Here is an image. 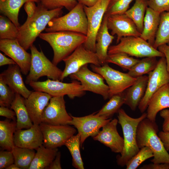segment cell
<instances>
[{
    "label": "cell",
    "mask_w": 169,
    "mask_h": 169,
    "mask_svg": "<svg viewBox=\"0 0 169 169\" xmlns=\"http://www.w3.org/2000/svg\"><path fill=\"white\" fill-rule=\"evenodd\" d=\"M17 64L12 59H10L6 57L2 53H0V66L6 65Z\"/></svg>",
    "instance_id": "obj_52"
},
{
    "label": "cell",
    "mask_w": 169,
    "mask_h": 169,
    "mask_svg": "<svg viewBox=\"0 0 169 169\" xmlns=\"http://www.w3.org/2000/svg\"><path fill=\"white\" fill-rule=\"evenodd\" d=\"M153 156L152 152L149 147H143L128 161L125 165L126 169H136L144 161Z\"/></svg>",
    "instance_id": "obj_39"
},
{
    "label": "cell",
    "mask_w": 169,
    "mask_h": 169,
    "mask_svg": "<svg viewBox=\"0 0 169 169\" xmlns=\"http://www.w3.org/2000/svg\"><path fill=\"white\" fill-rule=\"evenodd\" d=\"M140 60L130 57L124 53H117L108 54L106 62L112 63L121 67L124 70H129Z\"/></svg>",
    "instance_id": "obj_37"
},
{
    "label": "cell",
    "mask_w": 169,
    "mask_h": 169,
    "mask_svg": "<svg viewBox=\"0 0 169 169\" xmlns=\"http://www.w3.org/2000/svg\"><path fill=\"white\" fill-rule=\"evenodd\" d=\"M68 149L72 158V166L78 169H84V163L81 156L80 136L78 133L73 135L65 142L64 145Z\"/></svg>",
    "instance_id": "obj_36"
},
{
    "label": "cell",
    "mask_w": 169,
    "mask_h": 169,
    "mask_svg": "<svg viewBox=\"0 0 169 169\" xmlns=\"http://www.w3.org/2000/svg\"><path fill=\"white\" fill-rule=\"evenodd\" d=\"M158 135L167 151H169V132H159Z\"/></svg>",
    "instance_id": "obj_50"
},
{
    "label": "cell",
    "mask_w": 169,
    "mask_h": 169,
    "mask_svg": "<svg viewBox=\"0 0 169 169\" xmlns=\"http://www.w3.org/2000/svg\"><path fill=\"white\" fill-rule=\"evenodd\" d=\"M125 102L124 91L115 95L95 114L106 119L111 118L115 114L118 113Z\"/></svg>",
    "instance_id": "obj_32"
},
{
    "label": "cell",
    "mask_w": 169,
    "mask_h": 169,
    "mask_svg": "<svg viewBox=\"0 0 169 169\" xmlns=\"http://www.w3.org/2000/svg\"><path fill=\"white\" fill-rule=\"evenodd\" d=\"M118 0H111L110 3H113L115 2Z\"/></svg>",
    "instance_id": "obj_55"
},
{
    "label": "cell",
    "mask_w": 169,
    "mask_h": 169,
    "mask_svg": "<svg viewBox=\"0 0 169 169\" xmlns=\"http://www.w3.org/2000/svg\"><path fill=\"white\" fill-rule=\"evenodd\" d=\"M14 163L13 154L10 151L2 150L0 151V169H6Z\"/></svg>",
    "instance_id": "obj_44"
},
{
    "label": "cell",
    "mask_w": 169,
    "mask_h": 169,
    "mask_svg": "<svg viewBox=\"0 0 169 169\" xmlns=\"http://www.w3.org/2000/svg\"><path fill=\"white\" fill-rule=\"evenodd\" d=\"M29 1L38 3L36 0H0V13L9 18L19 28L20 26L18 18L20 9Z\"/></svg>",
    "instance_id": "obj_30"
},
{
    "label": "cell",
    "mask_w": 169,
    "mask_h": 169,
    "mask_svg": "<svg viewBox=\"0 0 169 169\" xmlns=\"http://www.w3.org/2000/svg\"><path fill=\"white\" fill-rule=\"evenodd\" d=\"M6 169H20L14 163L12 164Z\"/></svg>",
    "instance_id": "obj_54"
},
{
    "label": "cell",
    "mask_w": 169,
    "mask_h": 169,
    "mask_svg": "<svg viewBox=\"0 0 169 169\" xmlns=\"http://www.w3.org/2000/svg\"><path fill=\"white\" fill-rule=\"evenodd\" d=\"M19 32L18 28L8 18L0 16V39H17Z\"/></svg>",
    "instance_id": "obj_38"
},
{
    "label": "cell",
    "mask_w": 169,
    "mask_h": 169,
    "mask_svg": "<svg viewBox=\"0 0 169 169\" xmlns=\"http://www.w3.org/2000/svg\"><path fill=\"white\" fill-rule=\"evenodd\" d=\"M118 123V120L116 119H112L92 138L94 140L109 147L112 152L120 154L124 148V140L118 132L117 126Z\"/></svg>",
    "instance_id": "obj_19"
},
{
    "label": "cell",
    "mask_w": 169,
    "mask_h": 169,
    "mask_svg": "<svg viewBox=\"0 0 169 169\" xmlns=\"http://www.w3.org/2000/svg\"><path fill=\"white\" fill-rule=\"evenodd\" d=\"M111 1V0H98L92 6H84L88 21V29L87 39L83 45L87 49L95 52L96 35Z\"/></svg>",
    "instance_id": "obj_9"
},
{
    "label": "cell",
    "mask_w": 169,
    "mask_h": 169,
    "mask_svg": "<svg viewBox=\"0 0 169 169\" xmlns=\"http://www.w3.org/2000/svg\"><path fill=\"white\" fill-rule=\"evenodd\" d=\"M160 115L164 119L162 125V130L169 132V109H164L160 111Z\"/></svg>",
    "instance_id": "obj_45"
},
{
    "label": "cell",
    "mask_w": 169,
    "mask_h": 169,
    "mask_svg": "<svg viewBox=\"0 0 169 169\" xmlns=\"http://www.w3.org/2000/svg\"><path fill=\"white\" fill-rule=\"evenodd\" d=\"M16 93L0 79V105L10 108Z\"/></svg>",
    "instance_id": "obj_41"
},
{
    "label": "cell",
    "mask_w": 169,
    "mask_h": 169,
    "mask_svg": "<svg viewBox=\"0 0 169 169\" xmlns=\"http://www.w3.org/2000/svg\"><path fill=\"white\" fill-rule=\"evenodd\" d=\"M16 130V121L8 119L0 121V146L3 150L11 151L15 146L14 134Z\"/></svg>",
    "instance_id": "obj_29"
},
{
    "label": "cell",
    "mask_w": 169,
    "mask_h": 169,
    "mask_svg": "<svg viewBox=\"0 0 169 169\" xmlns=\"http://www.w3.org/2000/svg\"><path fill=\"white\" fill-rule=\"evenodd\" d=\"M52 96L42 91H32L24 98V102L30 117L33 124L39 125L43 111Z\"/></svg>",
    "instance_id": "obj_21"
},
{
    "label": "cell",
    "mask_w": 169,
    "mask_h": 169,
    "mask_svg": "<svg viewBox=\"0 0 169 169\" xmlns=\"http://www.w3.org/2000/svg\"><path fill=\"white\" fill-rule=\"evenodd\" d=\"M133 0H118L110 3L105 14L109 16L124 14Z\"/></svg>",
    "instance_id": "obj_42"
},
{
    "label": "cell",
    "mask_w": 169,
    "mask_h": 169,
    "mask_svg": "<svg viewBox=\"0 0 169 169\" xmlns=\"http://www.w3.org/2000/svg\"><path fill=\"white\" fill-rule=\"evenodd\" d=\"M43 136V145L56 148L64 145L66 141L76 132L70 125H54L43 123L39 125Z\"/></svg>",
    "instance_id": "obj_14"
},
{
    "label": "cell",
    "mask_w": 169,
    "mask_h": 169,
    "mask_svg": "<svg viewBox=\"0 0 169 169\" xmlns=\"http://www.w3.org/2000/svg\"><path fill=\"white\" fill-rule=\"evenodd\" d=\"M39 37L52 48L54 52L52 62L56 65L87 39L85 35L69 31L41 33Z\"/></svg>",
    "instance_id": "obj_2"
},
{
    "label": "cell",
    "mask_w": 169,
    "mask_h": 169,
    "mask_svg": "<svg viewBox=\"0 0 169 169\" xmlns=\"http://www.w3.org/2000/svg\"><path fill=\"white\" fill-rule=\"evenodd\" d=\"M147 6V0H135L133 6L125 13L133 21L141 33L143 28L144 19Z\"/></svg>",
    "instance_id": "obj_31"
},
{
    "label": "cell",
    "mask_w": 169,
    "mask_h": 169,
    "mask_svg": "<svg viewBox=\"0 0 169 169\" xmlns=\"http://www.w3.org/2000/svg\"><path fill=\"white\" fill-rule=\"evenodd\" d=\"M140 169H169V163H153L145 165L140 168Z\"/></svg>",
    "instance_id": "obj_48"
},
{
    "label": "cell",
    "mask_w": 169,
    "mask_h": 169,
    "mask_svg": "<svg viewBox=\"0 0 169 169\" xmlns=\"http://www.w3.org/2000/svg\"><path fill=\"white\" fill-rule=\"evenodd\" d=\"M61 156L60 152L58 151L54 159L47 169H62L60 164Z\"/></svg>",
    "instance_id": "obj_51"
},
{
    "label": "cell",
    "mask_w": 169,
    "mask_h": 169,
    "mask_svg": "<svg viewBox=\"0 0 169 169\" xmlns=\"http://www.w3.org/2000/svg\"><path fill=\"white\" fill-rule=\"evenodd\" d=\"M0 116L6 117L7 119L16 121V115L14 111L10 109L9 108L1 106L0 107Z\"/></svg>",
    "instance_id": "obj_46"
},
{
    "label": "cell",
    "mask_w": 169,
    "mask_h": 169,
    "mask_svg": "<svg viewBox=\"0 0 169 169\" xmlns=\"http://www.w3.org/2000/svg\"><path fill=\"white\" fill-rule=\"evenodd\" d=\"M24 99L19 94L16 93L15 99L10 107L16 113V130L29 128L33 124L26 107Z\"/></svg>",
    "instance_id": "obj_27"
},
{
    "label": "cell",
    "mask_w": 169,
    "mask_h": 169,
    "mask_svg": "<svg viewBox=\"0 0 169 169\" xmlns=\"http://www.w3.org/2000/svg\"><path fill=\"white\" fill-rule=\"evenodd\" d=\"M49 10L65 7L70 11L78 4L76 0H38V2Z\"/></svg>",
    "instance_id": "obj_40"
},
{
    "label": "cell",
    "mask_w": 169,
    "mask_h": 169,
    "mask_svg": "<svg viewBox=\"0 0 169 169\" xmlns=\"http://www.w3.org/2000/svg\"><path fill=\"white\" fill-rule=\"evenodd\" d=\"M34 90L46 93L52 97L67 95L73 99L84 95L85 90L80 82L75 80L70 83H65L49 79L44 81H35L29 84Z\"/></svg>",
    "instance_id": "obj_8"
},
{
    "label": "cell",
    "mask_w": 169,
    "mask_h": 169,
    "mask_svg": "<svg viewBox=\"0 0 169 169\" xmlns=\"http://www.w3.org/2000/svg\"><path fill=\"white\" fill-rule=\"evenodd\" d=\"M79 3H80L84 6L90 7L94 5L98 0H77Z\"/></svg>",
    "instance_id": "obj_53"
},
{
    "label": "cell",
    "mask_w": 169,
    "mask_h": 169,
    "mask_svg": "<svg viewBox=\"0 0 169 169\" xmlns=\"http://www.w3.org/2000/svg\"><path fill=\"white\" fill-rule=\"evenodd\" d=\"M158 127L156 122L146 118L139 123L136 131V142L140 149L149 147L154 155L152 163H169V154L157 133Z\"/></svg>",
    "instance_id": "obj_3"
},
{
    "label": "cell",
    "mask_w": 169,
    "mask_h": 169,
    "mask_svg": "<svg viewBox=\"0 0 169 169\" xmlns=\"http://www.w3.org/2000/svg\"><path fill=\"white\" fill-rule=\"evenodd\" d=\"M58 150V148H48L41 145L36 150L28 169H47L55 157Z\"/></svg>",
    "instance_id": "obj_28"
},
{
    "label": "cell",
    "mask_w": 169,
    "mask_h": 169,
    "mask_svg": "<svg viewBox=\"0 0 169 169\" xmlns=\"http://www.w3.org/2000/svg\"><path fill=\"white\" fill-rule=\"evenodd\" d=\"M117 53H124L138 58L165 57L163 53L140 37H123L117 44L109 47L108 54Z\"/></svg>",
    "instance_id": "obj_7"
},
{
    "label": "cell",
    "mask_w": 169,
    "mask_h": 169,
    "mask_svg": "<svg viewBox=\"0 0 169 169\" xmlns=\"http://www.w3.org/2000/svg\"><path fill=\"white\" fill-rule=\"evenodd\" d=\"M34 150L15 146L11 150L14 163L20 169H28L35 154Z\"/></svg>",
    "instance_id": "obj_33"
},
{
    "label": "cell",
    "mask_w": 169,
    "mask_h": 169,
    "mask_svg": "<svg viewBox=\"0 0 169 169\" xmlns=\"http://www.w3.org/2000/svg\"><path fill=\"white\" fill-rule=\"evenodd\" d=\"M15 146L37 150L43 144V136L39 125L33 124L30 128L16 130L14 134Z\"/></svg>",
    "instance_id": "obj_20"
},
{
    "label": "cell",
    "mask_w": 169,
    "mask_h": 169,
    "mask_svg": "<svg viewBox=\"0 0 169 169\" xmlns=\"http://www.w3.org/2000/svg\"><path fill=\"white\" fill-rule=\"evenodd\" d=\"M63 8L49 10L38 3L34 14L27 18L25 22L19 28L17 39L21 46L26 50L30 48L49 22L61 16Z\"/></svg>",
    "instance_id": "obj_1"
},
{
    "label": "cell",
    "mask_w": 169,
    "mask_h": 169,
    "mask_svg": "<svg viewBox=\"0 0 169 169\" xmlns=\"http://www.w3.org/2000/svg\"><path fill=\"white\" fill-rule=\"evenodd\" d=\"M88 29V21L84 5L78 3L68 13L50 21L45 31L46 32L69 31L86 35Z\"/></svg>",
    "instance_id": "obj_5"
},
{
    "label": "cell",
    "mask_w": 169,
    "mask_h": 169,
    "mask_svg": "<svg viewBox=\"0 0 169 169\" xmlns=\"http://www.w3.org/2000/svg\"><path fill=\"white\" fill-rule=\"evenodd\" d=\"M21 69L17 64H11L0 74V79L7 84L16 93H18L24 98H27L32 91L25 85Z\"/></svg>",
    "instance_id": "obj_22"
},
{
    "label": "cell",
    "mask_w": 169,
    "mask_h": 169,
    "mask_svg": "<svg viewBox=\"0 0 169 169\" xmlns=\"http://www.w3.org/2000/svg\"><path fill=\"white\" fill-rule=\"evenodd\" d=\"M148 76L143 75L136 78L135 82L124 91V104L133 111L136 110L146 91Z\"/></svg>",
    "instance_id": "obj_25"
},
{
    "label": "cell",
    "mask_w": 169,
    "mask_h": 169,
    "mask_svg": "<svg viewBox=\"0 0 169 169\" xmlns=\"http://www.w3.org/2000/svg\"><path fill=\"white\" fill-rule=\"evenodd\" d=\"M161 13L148 7L146 8L143 28L140 37L152 46L158 28Z\"/></svg>",
    "instance_id": "obj_26"
},
{
    "label": "cell",
    "mask_w": 169,
    "mask_h": 169,
    "mask_svg": "<svg viewBox=\"0 0 169 169\" xmlns=\"http://www.w3.org/2000/svg\"><path fill=\"white\" fill-rule=\"evenodd\" d=\"M107 25L111 30V34L117 35V44L123 37H140L141 35L135 23L125 13L108 16Z\"/></svg>",
    "instance_id": "obj_18"
},
{
    "label": "cell",
    "mask_w": 169,
    "mask_h": 169,
    "mask_svg": "<svg viewBox=\"0 0 169 169\" xmlns=\"http://www.w3.org/2000/svg\"><path fill=\"white\" fill-rule=\"evenodd\" d=\"M63 61L65 64V67L61 78V81L77 72L85 64H91L98 66H101L96 53L86 49L83 44L78 46Z\"/></svg>",
    "instance_id": "obj_13"
},
{
    "label": "cell",
    "mask_w": 169,
    "mask_h": 169,
    "mask_svg": "<svg viewBox=\"0 0 169 169\" xmlns=\"http://www.w3.org/2000/svg\"><path fill=\"white\" fill-rule=\"evenodd\" d=\"M108 16L105 14L101 24L96 36L95 52L101 65L107 64L106 60L110 45L114 38L110 34L107 25Z\"/></svg>",
    "instance_id": "obj_24"
},
{
    "label": "cell",
    "mask_w": 169,
    "mask_h": 169,
    "mask_svg": "<svg viewBox=\"0 0 169 169\" xmlns=\"http://www.w3.org/2000/svg\"><path fill=\"white\" fill-rule=\"evenodd\" d=\"M148 74L146 91L138 106L141 113L144 112L146 110L149 101L153 94L164 85L169 83V74L167 70L166 61L164 57L161 58L155 69Z\"/></svg>",
    "instance_id": "obj_11"
},
{
    "label": "cell",
    "mask_w": 169,
    "mask_h": 169,
    "mask_svg": "<svg viewBox=\"0 0 169 169\" xmlns=\"http://www.w3.org/2000/svg\"><path fill=\"white\" fill-rule=\"evenodd\" d=\"M148 7L161 13L169 11V0H147Z\"/></svg>",
    "instance_id": "obj_43"
},
{
    "label": "cell",
    "mask_w": 169,
    "mask_h": 169,
    "mask_svg": "<svg viewBox=\"0 0 169 169\" xmlns=\"http://www.w3.org/2000/svg\"><path fill=\"white\" fill-rule=\"evenodd\" d=\"M0 50L16 63L23 74L26 75L28 74L31 55L21 46L17 39H0Z\"/></svg>",
    "instance_id": "obj_17"
},
{
    "label": "cell",
    "mask_w": 169,
    "mask_h": 169,
    "mask_svg": "<svg viewBox=\"0 0 169 169\" xmlns=\"http://www.w3.org/2000/svg\"><path fill=\"white\" fill-rule=\"evenodd\" d=\"M169 108V83L158 89L151 96L147 108L146 118L155 122L157 113Z\"/></svg>",
    "instance_id": "obj_23"
},
{
    "label": "cell",
    "mask_w": 169,
    "mask_h": 169,
    "mask_svg": "<svg viewBox=\"0 0 169 169\" xmlns=\"http://www.w3.org/2000/svg\"><path fill=\"white\" fill-rule=\"evenodd\" d=\"M64 96L52 97L42 113L41 123L54 125H69L72 120L66 109Z\"/></svg>",
    "instance_id": "obj_16"
},
{
    "label": "cell",
    "mask_w": 169,
    "mask_h": 169,
    "mask_svg": "<svg viewBox=\"0 0 169 169\" xmlns=\"http://www.w3.org/2000/svg\"><path fill=\"white\" fill-rule=\"evenodd\" d=\"M158 50L163 53L166 59L167 70L169 74V44H165L158 48Z\"/></svg>",
    "instance_id": "obj_49"
},
{
    "label": "cell",
    "mask_w": 169,
    "mask_h": 169,
    "mask_svg": "<svg viewBox=\"0 0 169 169\" xmlns=\"http://www.w3.org/2000/svg\"><path fill=\"white\" fill-rule=\"evenodd\" d=\"M158 61L156 57H145L135 64L127 73L132 77L136 78L148 74L156 67Z\"/></svg>",
    "instance_id": "obj_35"
},
{
    "label": "cell",
    "mask_w": 169,
    "mask_h": 169,
    "mask_svg": "<svg viewBox=\"0 0 169 169\" xmlns=\"http://www.w3.org/2000/svg\"><path fill=\"white\" fill-rule=\"evenodd\" d=\"M34 1H29L24 4V9L26 13L27 18L31 17L34 13L37 8V6Z\"/></svg>",
    "instance_id": "obj_47"
},
{
    "label": "cell",
    "mask_w": 169,
    "mask_h": 169,
    "mask_svg": "<svg viewBox=\"0 0 169 169\" xmlns=\"http://www.w3.org/2000/svg\"><path fill=\"white\" fill-rule=\"evenodd\" d=\"M72 79L79 81L85 91H90L101 95L104 100L109 98V88L104 82V79L98 73L90 70L88 64L83 66L77 72L71 74Z\"/></svg>",
    "instance_id": "obj_12"
},
{
    "label": "cell",
    "mask_w": 169,
    "mask_h": 169,
    "mask_svg": "<svg viewBox=\"0 0 169 169\" xmlns=\"http://www.w3.org/2000/svg\"><path fill=\"white\" fill-rule=\"evenodd\" d=\"M95 112L83 117H75L70 115L72 120L69 125H73L78 130L80 136V146L85 140L89 136H95L100 131V128L107 123L112 119H106L98 116Z\"/></svg>",
    "instance_id": "obj_15"
},
{
    "label": "cell",
    "mask_w": 169,
    "mask_h": 169,
    "mask_svg": "<svg viewBox=\"0 0 169 169\" xmlns=\"http://www.w3.org/2000/svg\"><path fill=\"white\" fill-rule=\"evenodd\" d=\"M118 122L121 126L124 140V146L120 155L116 156L118 165L123 167L140 150L136 142V131L139 123L146 117L144 112L139 117L134 118L128 115L120 108L118 112Z\"/></svg>",
    "instance_id": "obj_4"
},
{
    "label": "cell",
    "mask_w": 169,
    "mask_h": 169,
    "mask_svg": "<svg viewBox=\"0 0 169 169\" xmlns=\"http://www.w3.org/2000/svg\"><path fill=\"white\" fill-rule=\"evenodd\" d=\"M30 48L31 64L25 83L29 84L31 82L37 81L39 78L44 76L52 80L60 81L63 71L50 61L42 50L39 51L33 44Z\"/></svg>",
    "instance_id": "obj_6"
},
{
    "label": "cell",
    "mask_w": 169,
    "mask_h": 169,
    "mask_svg": "<svg viewBox=\"0 0 169 169\" xmlns=\"http://www.w3.org/2000/svg\"><path fill=\"white\" fill-rule=\"evenodd\" d=\"M92 70L101 75L108 84L110 99L113 95L124 91L132 85L136 78L110 67L108 64L102 66L90 65Z\"/></svg>",
    "instance_id": "obj_10"
},
{
    "label": "cell",
    "mask_w": 169,
    "mask_h": 169,
    "mask_svg": "<svg viewBox=\"0 0 169 169\" xmlns=\"http://www.w3.org/2000/svg\"><path fill=\"white\" fill-rule=\"evenodd\" d=\"M38 1V0H36Z\"/></svg>",
    "instance_id": "obj_56"
},
{
    "label": "cell",
    "mask_w": 169,
    "mask_h": 169,
    "mask_svg": "<svg viewBox=\"0 0 169 169\" xmlns=\"http://www.w3.org/2000/svg\"><path fill=\"white\" fill-rule=\"evenodd\" d=\"M169 44V11L161 13L159 24L153 47L157 49L160 46Z\"/></svg>",
    "instance_id": "obj_34"
}]
</instances>
